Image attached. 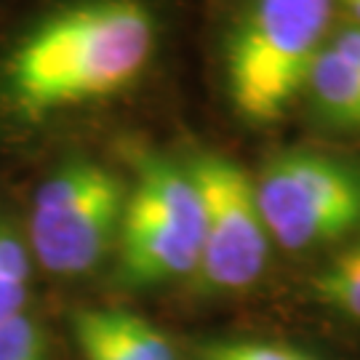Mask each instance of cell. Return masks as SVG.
Returning <instances> with one entry per match:
<instances>
[{"mask_svg": "<svg viewBox=\"0 0 360 360\" xmlns=\"http://www.w3.org/2000/svg\"><path fill=\"white\" fill-rule=\"evenodd\" d=\"M158 51L147 0H65L0 46V155L129 94Z\"/></svg>", "mask_w": 360, "mask_h": 360, "instance_id": "obj_1", "label": "cell"}, {"mask_svg": "<svg viewBox=\"0 0 360 360\" xmlns=\"http://www.w3.org/2000/svg\"><path fill=\"white\" fill-rule=\"evenodd\" d=\"M129 179L94 155H67L35 184L22 217L35 270L86 281L115 257Z\"/></svg>", "mask_w": 360, "mask_h": 360, "instance_id": "obj_2", "label": "cell"}, {"mask_svg": "<svg viewBox=\"0 0 360 360\" xmlns=\"http://www.w3.org/2000/svg\"><path fill=\"white\" fill-rule=\"evenodd\" d=\"M334 0H248L224 51L235 112L251 126L283 120L326 46Z\"/></svg>", "mask_w": 360, "mask_h": 360, "instance_id": "obj_3", "label": "cell"}, {"mask_svg": "<svg viewBox=\"0 0 360 360\" xmlns=\"http://www.w3.org/2000/svg\"><path fill=\"white\" fill-rule=\"evenodd\" d=\"M203 251V200L187 163L139 153L115 248L123 288H158L195 278Z\"/></svg>", "mask_w": 360, "mask_h": 360, "instance_id": "obj_4", "label": "cell"}, {"mask_svg": "<svg viewBox=\"0 0 360 360\" xmlns=\"http://www.w3.org/2000/svg\"><path fill=\"white\" fill-rule=\"evenodd\" d=\"M267 235L288 254L347 240L360 230V166L326 153L275 155L254 179Z\"/></svg>", "mask_w": 360, "mask_h": 360, "instance_id": "obj_5", "label": "cell"}, {"mask_svg": "<svg viewBox=\"0 0 360 360\" xmlns=\"http://www.w3.org/2000/svg\"><path fill=\"white\" fill-rule=\"evenodd\" d=\"M187 168L203 200V251L195 278L206 294H240L264 275L272 245L254 176L221 153L195 155Z\"/></svg>", "mask_w": 360, "mask_h": 360, "instance_id": "obj_6", "label": "cell"}, {"mask_svg": "<svg viewBox=\"0 0 360 360\" xmlns=\"http://www.w3.org/2000/svg\"><path fill=\"white\" fill-rule=\"evenodd\" d=\"M67 331L80 360H181L158 323L115 302L75 304L67 312Z\"/></svg>", "mask_w": 360, "mask_h": 360, "instance_id": "obj_7", "label": "cell"}, {"mask_svg": "<svg viewBox=\"0 0 360 360\" xmlns=\"http://www.w3.org/2000/svg\"><path fill=\"white\" fill-rule=\"evenodd\" d=\"M38 270L25 238L22 217L0 200V323L35 309Z\"/></svg>", "mask_w": 360, "mask_h": 360, "instance_id": "obj_8", "label": "cell"}, {"mask_svg": "<svg viewBox=\"0 0 360 360\" xmlns=\"http://www.w3.org/2000/svg\"><path fill=\"white\" fill-rule=\"evenodd\" d=\"M304 91H309L312 104L328 123L360 129V72L328 43L315 56Z\"/></svg>", "mask_w": 360, "mask_h": 360, "instance_id": "obj_9", "label": "cell"}, {"mask_svg": "<svg viewBox=\"0 0 360 360\" xmlns=\"http://www.w3.org/2000/svg\"><path fill=\"white\" fill-rule=\"evenodd\" d=\"M307 299L339 321L360 326V230L309 275Z\"/></svg>", "mask_w": 360, "mask_h": 360, "instance_id": "obj_10", "label": "cell"}, {"mask_svg": "<svg viewBox=\"0 0 360 360\" xmlns=\"http://www.w3.org/2000/svg\"><path fill=\"white\" fill-rule=\"evenodd\" d=\"M0 360H53V336L38 309L0 323Z\"/></svg>", "mask_w": 360, "mask_h": 360, "instance_id": "obj_11", "label": "cell"}, {"mask_svg": "<svg viewBox=\"0 0 360 360\" xmlns=\"http://www.w3.org/2000/svg\"><path fill=\"white\" fill-rule=\"evenodd\" d=\"M198 360H321L304 349L254 339V336H230V339H208L198 347Z\"/></svg>", "mask_w": 360, "mask_h": 360, "instance_id": "obj_12", "label": "cell"}, {"mask_svg": "<svg viewBox=\"0 0 360 360\" xmlns=\"http://www.w3.org/2000/svg\"><path fill=\"white\" fill-rule=\"evenodd\" d=\"M328 46L336 53H342L349 65L360 72V27H345L342 32H336L334 38L328 40Z\"/></svg>", "mask_w": 360, "mask_h": 360, "instance_id": "obj_13", "label": "cell"}, {"mask_svg": "<svg viewBox=\"0 0 360 360\" xmlns=\"http://www.w3.org/2000/svg\"><path fill=\"white\" fill-rule=\"evenodd\" d=\"M342 3H345V8L355 16V22H358V27H360V0H342Z\"/></svg>", "mask_w": 360, "mask_h": 360, "instance_id": "obj_14", "label": "cell"}]
</instances>
